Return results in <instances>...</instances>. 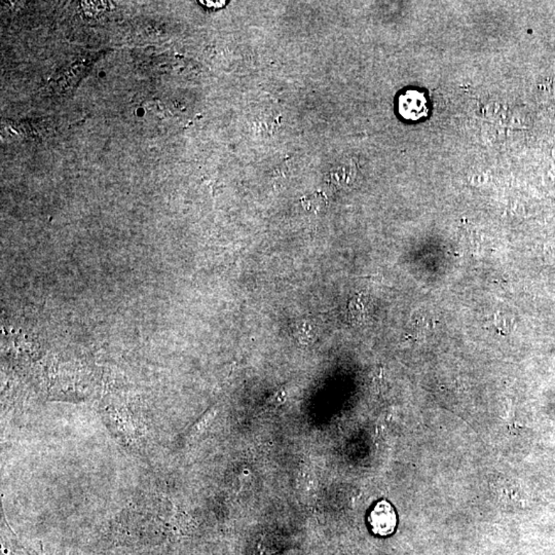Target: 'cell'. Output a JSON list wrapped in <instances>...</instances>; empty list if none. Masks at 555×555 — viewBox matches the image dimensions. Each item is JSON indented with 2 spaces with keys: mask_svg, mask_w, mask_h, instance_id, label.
I'll use <instances>...</instances> for the list:
<instances>
[{
  "mask_svg": "<svg viewBox=\"0 0 555 555\" xmlns=\"http://www.w3.org/2000/svg\"><path fill=\"white\" fill-rule=\"evenodd\" d=\"M399 110L406 119H418L425 110V99L418 92H407L399 98Z\"/></svg>",
  "mask_w": 555,
  "mask_h": 555,
  "instance_id": "obj_2",
  "label": "cell"
},
{
  "mask_svg": "<svg viewBox=\"0 0 555 555\" xmlns=\"http://www.w3.org/2000/svg\"><path fill=\"white\" fill-rule=\"evenodd\" d=\"M370 520L372 531L381 536L392 534L395 529L396 522H397L392 506L384 501L375 506L374 511L370 514Z\"/></svg>",
  "mask_w": 555,
  "mask_h": 555,
  "instance_id": "obj_1",
  "label": "cell"
},
{
  "mask_svg": "<svg viewBox=\"0 0 555 555\" xmlns=\"http://www.w3.org/2000/svg\"><path fill=\"white\" fill-rule=\"evenodd\" d=\"M82 6L87 13L100 14L104 11L106 2L102 1H87L82 2Z\"/></svg>",
  "mask_w": 555,
  "mask_h": 555,
  "instance_id": "obj_3",
  "label": "cell"
},
{
  "mask_svg": "<svg viewBox=\"0 0 555 555\" xmlns=\"http://www.w3.org/2000/svg\"><path fill=\"white\" fill-rule=\"evenodd\" d=\"M204 6H207V8L209 9H214V10H217V9L223 8V6L227 4V1L225 0H222V1H206V0H203V1H200Z\"/></svg>",
  "mask_w": 555,
  "mask_h": 555,
  "instance_id": "obj_4",
  "label": "cell"
},
{
  "mask_svg": "<svg viewBox=\"0 0 555 555\" xmlns=\"http://www.w3.org/2000/svg\"><path fill=\"white\" fill-rule=\"evenodd\" d=\"M311 331H312V327H311L310 324H306V325H301V327H299V336H301V340H308V338H311Z\"/></svg>",
  "mask_w": 555,
  "mask_h": 555,
  "instance_id": "obj_5",
  "label": "cell"
}]
</instances>
